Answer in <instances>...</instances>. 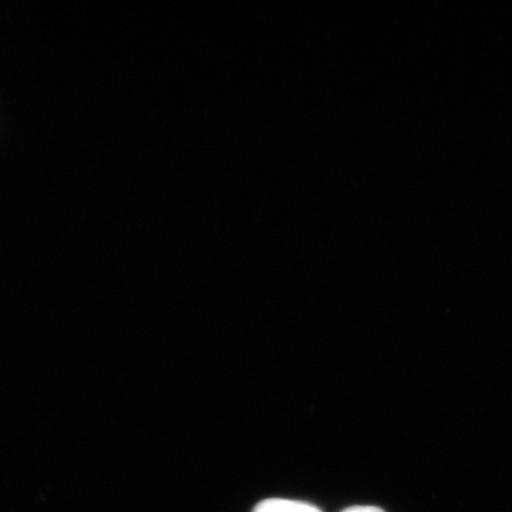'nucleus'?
I'll return each mask as SVG.
<instances>
[{
    "label": "nucleus",
    "mask_w": 512,
    "mask_h": 512,
    "mask_svg": "<svg viewBox=\"0 0 512 512\" xmlns=\"http://www.w3.org/2000/svg\"><path fill=\"white\" fill-rule=\"evenodd\" d=\"M254 512H322L315 505L302 501L269 498L256 505Z\"/></svg>",
    "instance_id": "obj_1"
},
{
    "label": "nucleus",
    "mask_w": 512,
    "mask_h": 512,
    "mask_svg": "<svg viewBox=\"0 0 512 512\" xmlns=\"http://www.w3.org/2000/svg\"><path fill=\"white\" fill-rule=\"evenodd\" d=\"M342 512H384L382 508L375 507V505H356V507L346 508Z\"/></svg>",
    "instance_id": "obj_2"
}]
</instances>
